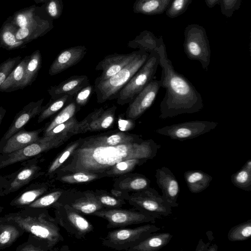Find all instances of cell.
<instances>
[{"label":"cell","mask_w":251,"mask_h":251,"mask_svg":"<svg viewBox=\"0 0 251 251\" xmlns=\"http://www.w3.org/2000/svg\"><path fill=\"white\" fill-rule=\"evenodd\" d=\"M161 146L152 139L140 140L115 146L94 142L80 138L78 147L56 172L54 176L77 172L103 175L116 164L130 159H152Z\"/></svg>","instance_id":"6da1fadb"},{"label":"cell","mask_w":251,"mask_h":251,"mask_svg":"<svg viewBox=\"0 0 251 251\" xmlns=\"http://www.w3.org/2000/svg\"><path fill=\"white\" fill-rule=\"evenodd\" d=\"M157 50L160 56L159 66L162 68L160 85L166 90L160 104L159 118L164 120L201 111L204 106L201 94L185 76L175 70L168 58L163 40Z\"/></svg>","instance_id":"7a4b0ae2"},{"label":"cell","mask_w":251,"mask_h":251,"mask_svg":"<svg viewBox=\"0 0 251 251\" xmlns=\"http://www.w3.org/2000/svg\"><path fill=\"white\" fill-rule=\"evenodd\" d=\"M2 218L17 224L25 232L44 241L51 251L64 241L59 225L50 215L48 209L25 207Z\"/></svg>","instance_id":"3957f363"},{"label":"cell","mask_w":251,"mask_h":251,"mask_svg":"<svg viewBox=\"0 0 251 251\" xmlns=\"http://www.w3.org/2000/svg\"><path fill=\"white\" fill-rule=\"evenodd\" d=\"M151 51L139 50L135 58L117 74L105 80L95 82L94 89L97 102L101 103L116 99L120 91L146 62Z\"/></svg>","instance_id":"277c9868"},{"label":"cell","mask_w":251,"mask_h":251,"mask_svg":"<svg viewBox=\"0 0 251 251\" xmlns=\"http://www.w3.org/2000/svg\"><path fill=\"white\" fill-rule=\"evenodd\" d=\"M157 46L152 50L144 65L133 75L117 96V102L123 105L129 103L151 80L159 65L160 56Z\"/></svg>","instance_id":"5b68a950"},{"label":"cell","mask_w":251,"mask_h":251,"mask_svg":"<svg viewBox=\"0 0 251 251\" xmlns=\"http://www.w3.org/2000/svg\"><path fill=\"white\" fill-rule=\"evenodd\" d=\"M122 198L134 209L155 219H162L172 213L171 206L154 188L149 187L133 192H124Z\"/></svg>","instance_id":"8992f818"},{"label":"cell","mask_w":251,"mask_h":251,"mask_svg":"<svg viewBox=\"0 0 251 251\" xmlns=\"http://www.w3.org/2000/svg\"><path fill=\"white\" fill-rule=\"evenodd\" d=\"M184 35L183 48L187 57L191 60L199 61L202 69L207 71L211 50L205 28L198 24H190L185 27Z\"/></svg>","instance_id":"52a82bcc"},{"label":"cell","mask_w":251,"mask_h":251,"mask_svg":"<svg viewBox=\"0 0 251 251\" xmlns=\"http://www.w3.org/2000/svg\"><path fill=\"white\" fill-rule=\"evenodd\" d=\"M161 229L154 225L147 224L134 228H121L109 231L101 239V244L117 251L129 250L151 233Z\"/></svg>","instance_id":"ba28073f"},{"label":"cell","mask_w":251,"mask_h":251,"mask_svg":"<svg viewBox=\"0 0 251 251\" xmlns=\"http://www.w3.org/2000/svg\"><path fill=\"white\" fill-rule=\"evenodd\" d=\"M51 207L54 209V218L57 224L70 235L82 239L93 231V225L69 204L57 201Z\"/></svg>","instance_id":"9c48e42d"},{"label":"cell","mask_w":251,"mask_h":251,"mask_svg":"<svg viewBox=\"0 0 251 251\" xmlns=\"http://www.w3.org/2000/svg\"><path fill=\"white\" fill-rule=\"evenodd\" d=\"M40 155L22 162L15 172L0 177L2 182L4 195L14 193L32 180L45 175L40 165Z\"/></svg>","instance_id":"30bf717a"},{"label":"cell","mask_w":251,"mask_h":251,"mask_svg":"<svg viewBox=\"0 0 251 251\" xmlns=\"http://www.w3.org/2000/svg\"><path fill=\"white\" fill-rule=\"evenodd\" d=\"M92 215L105 220L108 228L124 227L143 223L154 224L156 220L153 217L135 209L106 208L96 211Z\"/></svg>","instance_id":"8fae6325"},{"label":"cell","mask_w":251,"mask_h":251,"mask_svg":"<svg viewBox=\"0 0 251 251\" xmlns=\"http://www.w3.org/2000/svg\"><path fill=\"white\" fill-rule=\"evenodd\" d=\"M218 125V123L213 121L194 120L167 126L157 128L155 131L172 139L182 141L209 132Z\"/></svg>","instance_id":"7c38bea8"},{"label":"cell","mask_w":251,"mask_h":251,"mask_svg":"<svg viewBox=\"0 0 251 251\" xmlns=\"http://www.w3.org/2000/svg\"><path fill=\"white\" fill-rule=\"evenodd\" d=\"M63 144L56 139L48 140L41 137L37 141L14 152L0 154V170L15 163L34 157L42 153L56 148Z\"/></svg>","instance_id":"4fadbf2b"},{"label":"cell","mask_w":251,"mask_h":251,"mask_svg":"<svg viewBox=\"0 0 251 251\" xmlns=\"http://www.w3.org/2000/svg\"><path fill=\"white\" fill-rule=\"evenodd\" d=\"M161 87L160 80H151L129 103L126 119L136 120L140 117L152 105Z\"/></svg>","instance_id":"5bb4252c"},{"label":"cell","mask_w":251,"mask_h":251,"mask_svg":"<svg viewBox=\"0 0 251 251\" xmlns=\"http://www.w3.org/2000/svg\"><path fill=\"white\" fill-rule=\"evenodd\" d=\"M67 203L80 213L92 215L94 212L105 208L100 202L95 192L67 191L58 201Z\"/></svg>","instance_id":"9a60e30c"},{"label":"cell","mask_w":251,"mask_h":251,"mask_svg":"<svg viewBox=\"0 0 251 251\" xmlns=\"http://www.w3.org/2000/svg\"><path fill=\"white\" fill-rule=\"evenodd\" d=\"M155 177L162 197L172 208L178 206L180 187L174 174L168 168L162 167L156 170Z\"/></svg>","instance_id":"2e32d148"},{"label":"cell","mask_w":251,"mask_h":251,"mask_svg":"<svg viewBox=\"0 0 251 251\" xmlns=\"http://www.w3.org/2000/svg\"><path fill=\"white\" fill-rule=\"evenodd\" d=\"M138 52L139 50L127 54L114 53L105 56L96 67V70L101 71V74L95 82L105 80L117 74L129 64Z\"/></svg>","instance_id":"e0dca14e"},{"label":"cell","mask_w":251,"mask_h":251,"mask_svg":"<svg viewBox=\"0 0 251 251\" xmlns=\"http://www.w3.org/2000/svg\"><path fill=\"white\" fill-rule=\"evenodd\" d=\"M87 50L84 46L72 47L62 50L50 65L49 75H56L76 65L84 57Z\"/></svg>","instance_id":"ac0fdd59"},{"label":"cell","mask_w":251,"mask_h":251,"mask_svg":"<svg viewBox=\"0 0 251 251\" xmlns=\"http://www.w3.org/2000/svg\"><path fill=\"white\" fill-rule=\"evenodd\" d=\"M44 99L32 101L26 104L14 117L9 128L0 141V149L5 141L16 132L21 130L32 118L39 115L43 108Z\"/></svg>","instance_id":"d6986e66"},{"label":"cell","mask_w":251,"mask_h":251,"mask_svg":"<svg viewBox=\"0 0 251 251\" xmlns=\"http://www.w3.org/2000/svg\"><path fill=\"white\" fill-rule=\"evenodd\" d=\"M51 186L52 181L36 182L31 183L10 201V205L23 208L42 196L49 192Z\"/></svg>","instance_id":"ffe728a7"},{"label":"cell","mask_w":251,"mask_h":251,"mask_svg":"<svg viewBox=\"0 0 251 251\" xmlns=\"http://www.w3.org/2000/svg\"><path fill=\"white\" fill-rule=\"evenodd\" d=\"M43 130L42 128L32 131L19 130L5 141L0 149V154L14 152L37 141L40 138L39 134Z\"/></svg>","instance_id":"44dd1931"},{"label":"cell","mask_w":251,"mask_h":251,"mask_svg":"<svg viewBox=\"0 0 251 251\" xmlns=\"http://www.w3.org/2000/svg\"><path fill=\"white\" fill-rule=\"evenodd\" d=\"M89 84L85 75H74L63 81L57 85L51 86L48 90L51 100L66 95L75 96L79 90Z\"/></svg>","instance_id":"7402d4cb"},{"label":"cell","mask_w":251,"mask_h":251,"mask_svg":"<svg viewBox=\"0 0 251 251\" xmlns=\"http://www.w3.org/2000/svg\"><path fill=\"white\" fill-rule=\"evenodd\" d=\"M151 180L143 175L127 173L115 180L113 188L124 192H133L146 189L150 187Z\"/></svg>","instance_id":"603a6c76"},{"label":"cell","mask_w":251,"mask_h":251,"mask_svg":"<svg viewBox=\"0 0 251 251\" xmlns=\"http://www.w3.org/2000/svg\"><path fill=\"white\" fill-rule=\"evenodd\" d=\"M85 138L91 141L109 146L132 143L142 139L138 135L121 131L101 133Z\"/></svg>","instance_id":"cb8c5ba5"},{"label":"cell","mask_w":251,"mask_h":251,"mask_svg":"<svg viewBox=\"0 0 251 251\" xmlns=\"http://www.w3.org/2000/svg\"><path fill=\"white\" fill-rule=\"evenodd\" d=\"M36 9L33 5L16 12L12 16L13 23L18 28H35L46 23L48 19L37 15Z\"/></svg>","instance_id":"d4e9b609"},{"label":"cell","mask_w":251,"mask_h":251,"mask_svg":"<svg viewBox=\"0 0 251 251\" xmlns=\"http://www.w3.org/2000/svg\"><path fill=\"white\" fill-rule=\"evenodd\" d=\"M18 28L12 22V17L9 16L0 29V47L7 50H12L20 48L26 44L17 39L16 33Z\"/></svg>","instance_id":"484cf974"},{"label":"cell","mask_w":251,"mask_h":251,"mask_svg":"<svg viewBox=\"0 0 251 251\" xmlns=\"http://www.w3.org/2000/svg\"><path fill=\"white\" fill-rule=\"evenodd\" d=\"M25 232L17 224L0 218V250L11 246Z\"/></svg>","instance_id":"4316f807"},{"label":"cell","mask_w":251,"mask_h":251,"mask_svg":"<svg viewBox=\"0 0 251 251\" xmlns=\"http://www.w3.org/2000/svg\"><path fill=\"white\" fill-rule=\"evenodd\" d=\"M172 237L173 235L169 232H153L129 251H158L166 246Z\"/></svg>","instance_id":"83f0119b"},{"label":"cell","mask_w":251,"mask_h":251,"mask_svg":"<svg viewBox=\"0 0 251 251\" xmlns=\"http://www.w3.org/2000/svg\"><path fill=\"white\" fill-rule=\"evenodd\" d=\"M184 177L188 189L194 194L205 190L213 178L211 176L199 170L186 171Z\"/></svg>","instance_id":"f1b7e54d"},{"label":"cell","mask_w":251,"mask_h":251,"mask_svg":"<svg viewBox=\"0 0 251 251\" xmlns=\"http://www.w3.org/2000/svg\"><path fill=\"white\" fill-rule=\"evenodd\" d=\"M172 0H136L133 6L135 13L155 15L163 13Z\"/></svg>","instance_id":"f546056e"},{"label":"cell","mask_w":251,"mask_h":251,"mask_svg":"<svg viewBox=\"0 0 251 251\" xmlns=\"http://www.w3.org/2000/svg\"><path fill=\"white\" fill-rule=\"evenodd\" d=\"M28 56L20 60L8 76L0 86V92H9L19 89H23L25 70Z\"/></svg>","instance_id":"4dcf8cb0"},{"label":"cell","mask_w":251,"mask_h":251,"mask_svg":"<svg viewBox=\"0 0 251 251\" xmlns=\"http://www.w3.org/2000/svg\"><path fill=\"white\" fill-rule=\"evenodd\" d=\"M78 122L75 115L65 122L43 133L42 137H46L48 140L56 139L64 144L72 136L75 135V128Z\"/></svg>","instance_id":"1f68e13d"},{"label":"cell","mask_w":251,"mask_h":251,"mask_svg":"<svg viewBox=\"0 0 251 251\" xmlns=\"http://www.w3.org/2000/svg\"><path fill=\"white\" fill-rule=\"evenodd\" d=\"M42 56L39 50L28 56L25 70L22 88L30 85L36 78L41 67Z\"/></svg>","instance_id":"d6a6232c"},{"label":"cell","mask_w":251,"mask_h":251,"mask_svg":"<svg viewBox=\"0 0 251 251\" xmlns=\"http://www.w3.org/2000/svg\"><path fill=\"white\" fill-rule=\"evenodd\" d=\"M80 142V138H79L77 140L68 145L50 163L46 173H45V176L50 179L53 178L56 172L68 160L75 150L78 147Z\"/></svg>","instance_id":"836d02e7"},{"label":"cell","mask_w":251,"mask_h":251,"mask_svg":"<svg viewBox=\"0 0 251 251\" xmlns=\"http://www.w3.org/2000/svg\"><path fill=\"white\" fill-rule=\"evenodd\" d=\"M117 107L115 105L104 110L88 126L87 132L100 131L110 128L113 125Z\"/></svg>","instance_id":"e575fe53"},{"label":"cell","mask_w":251,"mask_h":251,"mask_svg":"<svg viewBox=\"0 0 251 251\" xmlns=\"http://www.w3.org/2000/svg\"><path fill=\"white\" fill-rule=\"evenodd\" d=\"M74 96L66 95L57 99L51 100L50 103L43 106L42 110L39 114L38 123L43 122L61 110L74 100Z\"/></svg>","instance_id":"d590c367"},{"label":"cell","mask_w":251,"mask_h":251,"mask_svg":"<svg viewBox=\"0 0 251 251\" xmlns=\"http://www.w3.org/2000/svg\"><path fill=\"white\" fill-rule=\"evenodd\" d=\"M81 107L73 100L71 102L64 107L60 112L47 125L43 132L46 133L55 126L68 121L80 110Z\"/></svg>","instance_id":"8d00e7d4"},{"label":"cell","mask_w":251,"mask_h":251,"mask_svg":"<svg viewBox=\"0 0 251 251\" xmlns=\"http://www.w3.org/2000/svg\"><path fill=\"white\" fill-rule=\"evenodd\" d=\"M148 160L145 159L135 158L122 161L106 172L105 176L115 177L129 173L134 170L137 166L143 165Z\"/></svg>","instance_id":"74e56055"},{"label":"cell","mask_w":251,"mask_h":251,"mask_svg":"<svg viewBox=\"0 0 251 251\" xmlns=\"http://www.w3.org/2000/svg\"><path fill=\"white\" fill-rule=\"evenodd\" d=\"M103 177L101 174L77 172L57 176L54 179L64 183L75 184L88 182Z\"/></svg>","instance_id":"f35d334b"},{"label":"cell","mask_w":251,"mask_h":251,"mask_svg":"<svg viewBox=\"0 0 251 251\" xmlns=\"http://www.w3.org/2000/svg\"><path fill=\"white\" fill-rule=\"evenodd\" d=\"M66 191L63 189H57L49 192L26 207L46 209L51 207L62 198Z\"/></svg>","instance_id":"ab89813d"},{"label":"cell","mask_w":251,"mask_h":251,"mask_svg":"<svg viewBox=\"0 0 251 251\" xmlns=\"http://www.w3.org/2000/svg\"><path fill=\"white\" fill-rule=\"evenodd\" d=\"M251 236V219L232 227L227 233L228 239L232 242L246 240Z\"/></svg>","instance_id":"60d3db41"},{"label":"cell","mask_w":251,"mask_h":251,"mask_svg":"<svg viewBox=\"0 0 251 251\" xmlns=\"http://www.w3.org/2000/svg\"><path fill=\"white\" fill-rule=\"evenodd\" d=\"M230 178L231 182L236 187L246 191H251V171L244 166L240 170L233 174Z\"/></svg>","instance_id":"b9f144b4"},{"label":"cell","mask_w":251,"mask_h":251,"mask_svg":"<svg viewBox=\"0 0 251 251\" xmlns=\"http://www.w3.org/2000/svg\"><path fill=\"white\" fill-rule=\"evenodd\" d=\"M16 251H51L48 244L42 239L29 234L27 240L19 245Z\"/></svg>","instance_id":"7bdbcfd3"},{"label":"cell","mask_w":251,"mask_h":251,"mask_svg":"<svg viewBox=\"0 0 251 251\" xmlns=\"http://www.w3.org/2000/svg\"><path fill=\"white\" fill-rule=\"evenodd\" d=\"M95 193L100 202L106 208H120L126 204L125 200L116 198L103 190H96Z\"/></svg>","instance_id":"ee69618b"},{"label":"cell","mask_w":251,"mask_h":251,"mask_svg":"<svg viewBox=\"0 0 251 251\" xmlns=\"http://www.w3.org/2000/svg\"><path fill=\"white\" fill-rule=\"evenodd\" d=\"M192 0H172L166 10V15L175 18L183 14L188 9Z\"/></svg>","instance_id":"f6af8a7d"},{"label":"cell","mask_w":251,"mask_h":251,"mask_svg":"<svg viewBox=\"0 0 251 251\" xmlns=\"http://www.w3.org/2000/svg\"><path fill=\"white\" fill-rule=\"evenodd\" d=\"M21 60V57L18 56L9 58L0 64V86L5 80Z\"/></svg>","instance_id":"bcb514c9"},{"label":"cell","mask_w":251,"mask_h":251,"mask_svg":"<svg viewBox=\"0 0 251 251\" xmlns=\"http://www.w3.org/2000/svg\"><path fill=\"white\" fill-rule=\"evenodd\" d=\"M102 107L95 109L88 114L83 120L78 122L76 125L75 130V134L84 133L87 132V128L91 123L94 121L103 111Z\"/></svg>","instance_id":"7dc6e473"},{"label":"cell","mask_w":251,"mask_h":251,"mask_svg":"<svg viewBox=\"0 0 251 251\" xmlns=\"http://www.w3.org/2000/svg\"><path fill=\"white\" fill-rule=\"evenodd\" d=\"M45 3V10L51 19H57L61 16L63 8L62 0H49Z\"/></svg>","instance_id":"c3c4849f"},{"label":"cell","mask_w":251,"mask_h":251,"mask_svg":"<svg viewBox=\"0 0 251 251\" xmlns=\"http://www.w3.org/2000/svg\"><path fill=\"white\" fill-rule=\"evenodd\" d=\"M241 2L242 0H220L219 4L222 14L227 18L231 17L239 9Z\"/></svg>","instance_id":"681fc988"},{"label":"cell","mask_w":251,"mask_h":251,"mask_svg":"<svg viewBox=\"0 0 251 251\" xmlns=\"http://www.w3.org/2000/svg\"><path fill=\"white\" fill-rule=\"evenodd\" d=\"M94 91V86L89 84L75 95L74 100L81 107L86 104Z\"/></svg>","instance_id":"f907efd6"},{"label":"cell","mask_w":251,"mask_h":251,"mask_svg":"<svg viewBox=\"0 0 251 251\" xmlns=\"http://www.w3.org/2000/svg\"><path fill=\"white\" fill-rule=\"evenodd\" d=\"M204 1L208 7L212 8L219 4L220 0H204Z\"/></svg>","instance_id":"816d5d0a"},{"label":"cell","mask_w":251,"mask_h":251,"mask_svg":"<svg viewBox=\"0 0 251 251\" xmlns=\"http://www.w3.org/2000/svg\"><path fill=\"white\" fill-rule=\"evenodd\" d=\"M111 194L113 196L118 198H122V197L124 195V192L119 191L118 190L115 189L114 188H112L111 190Z\"/></svg>","instance_id":"f5cc1de1"},{"label":"cell","mask_w":251,"mask_h":251,"mask_svg":"<svg viewBox=\"0 0 251 251\" xmlns=\"http://www.w3.org/2000/svg\"><path fill=\"white\" fill-rule=\"evenodd\" d=\"M6 113V110L2 107H0V125Z\"/></svg>","instance_id":"db71d44e"},{"label":"cell","mask_w":251,"mask_h":251,"mask_svg":"<svg viewBox=\"0 0 251 251\" xmlns=\"http://www.w3.org/2000/svg\"><path fill=\"white\" fill-rule=\"evenodd\" d=\"M244 166L248 170L251 171V160H248L244 164Z\"/></svg>","instance_id":"11a10c76"},{"label":"cell","mask_w":251,"mask_h":251,"mask_svg":"<svg viewBox=\"0 0 251 251\" xmlns=\"http://www.w3.org/2000/svg\"><path fill=\"white\" fill-rule=\"evenodd\" d=\"M2 190V182L0 177V200L2 197L4 196Z\"/></svg>","instance_id":"9f6ffc18"},{"label":"cell","mask_w":251,"mask_h":251,"mask_svg":"<svg viewBox=\"0 0 251 251\" xmlns=\"http://www.w3.org/2000/svg\"><path fill=\"white\" fill-rule=\"evenodd\" d=\"M48 0H34V1H35V2L36 4L40 3H45L46 2H47Z\"/></svg>","instance_id":"6f0895ef"},{"label":"cell","mask_w":251,"mask_h":251,"mask_svg":"<svg viewBox=\"0 0 251 251\" xmlns=\"http://www.w3.org/2000/svg\"><path fill=\"white\" fill-rule=\"evenodd\" d=\"M3 209H4V207L0 205V218L1 214L2 212Z\"/></svg>","instance_id":"680465c9"}]
</instances>
